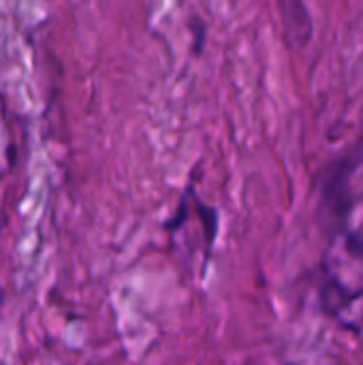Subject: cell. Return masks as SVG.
<instances>
[{"label": "cell", "mask_w": 363, "mask_h": 365, "mask_svg": "<svg viewBox=\"0 0 363 365\" xmlns=\"http://www.w3.org/2000/svg\"><path fill=\"white\" fill-rule=\"evenodd\" d=\"M190 30H193V34H195V53H201V49H203V43H205V36H208V28H205V24L201 21V19H193L190 21Z\"/></svg>", "instance_id": "obj_4"}, {"label": "cell", "mask_w": 363, "mask_h": 365, "mask_svg": "<svg viewBox=\"0 0 363 365\" xmlns=\"http://www.w3.org/2000/svg\"><path fill=\"white\" fill-rule=\"evenodd\" d=\"M323 284H321V308L325 314H329L332 319H336L340 325L347 327V317L349 319V329H355V321H353V314L355 308L359 306L363 308V289H351L342 282V278L338 276V272L329 269L325 263H323Z\"/></svg>", "instance_id": "obj_2"}, {"label": "cell", "mask_w": 363, "mask_h": 365, "mask_svg": "<svg viewBox=\"0 0 363 365\" xmlns=\"http://www.w3.org/2000/svg\"><path fill=\"white\" fill-rule=\"evenodd\" d=\"M278 11L287 45L293 49H304L315 34L312 15L308 11L306 0H278Z\"/></svg>", "instance_id": "obj_3"}, {"label": "cell", "mask_w": 363, "mask_h": 365, "mask_svg": "<svg viewBox=\"0 0 363 365\" xmlns=\"http://www.w3.org/2000/svg\"><path fill=\"white\" fill-rule=\"evenodd\" d=\"M363 165V137L349 150L334 156L317 178L319 184V205L317 216L323 233L334 242L349 231L353 214V175Z\"/></svg>", "instance_id": "obj_1"}]
</instances>
